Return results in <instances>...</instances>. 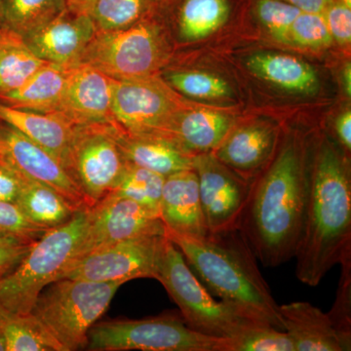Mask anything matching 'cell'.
Returning <instances> with one entry per match:
<instances>
[{
    "mask_svg": "<svg viewBox=\"0 0 351 351\" xmlns=\"http://www.w3.org/2000/svg\"><path fill=\"white\" fill-rule=\"evenodd\" d=\"M295 351H348L327 313L307 302L279 306Z\"/></svg>",
    "mask_w": 351,
    "mask_h": 351,
    "instance_id": "cell-20",
    "label": "cell"
},
{
    "mask_svg": "<svg viewBox=\"0 0 351 351\" xmlns=\"http://www.w3.org/2000/svg\"><path fill=\"white\" fill-rule=\"evenodd\" d=\"M254 75L290 93L311 95L319 88L317 73L311 64L280 53H257L246 61Z\"/></svg>",
    "mask_w": 351,
    "mask_h": 351,
    "instance_id": "cell-23",
    "label": "cell"
},
{
    "mask_svg": "<svg viewBox=\"0 0 351 351\" xmlns=\"http://www.w3.org/2000/svg\"><path fill=\"white\" fill-rule=\"evenodd\" d=\"M334 131L341 149L345 152L351 149V112L346 110L335 120Z\"/></svg>",
    "mask_w": 351,
    "mask_h": 351,
    "instance_id": "cell-41",
    "label": "cell"
},
{
    "mask_svg": "<svg viewBox=\"0 0 351 351\" xmlns=\"http://www.w3.org/2000/svg\"><path fill=\"white\" fill-rule=\"evenodd\" d=\"M351 249V180L348 158L328 138L307 166L306 202L295 250V274L315 287Z\"/></svg>",
    "mask_w": 351,
    "mask_h": 351,
    "instance_id": "cell-2",
    "label": "cell"
},
{
    "mask_svg": "<svg viewBox=\"0 0 351 351\" xmlns=\"http://www.w3.org/2000/svg\"><path fill=\"white\" fill-rule=\"evenodd\" d=\"M114 135L127 162L165 178L193 169L195 156L184 151L167 134L128 133L114 124Z\"/></svg>",
    "mask_w": 351,
    "mask_h": 351,
    "instance_id": "cell-19",
    "label": "cell"
},
{
    "mask_svg": "<svg viewBox=\"0 0 351 351\" xmlns=\"http://www.w3.org/2000/svg\"><path fill=\"white\" fill-rule=\"evenodd\" d=\"M159 216L166 232L195 239L210 234L201 206L195 169L181 171L165 178Z\"/></svg>",
    "mask_w": 351,
    "mask_h": 351,
    "instance_id": "cell-17",
    "label": "cell"
},
{
    "mask_svg": "<svg viewBox=\"0 0 351 351\" xmlns=\"http://www.w3.org/2000/svg\"><path fill=\"white\" fill-rule=\"evenodd\" d=\"M191 329L219 339H233L254 322L235 307L216 301L167 237L156 276Z\"/></svg>",
    "mask_w": 351,
    "mask_h": 351,
    "instance_id": "cell-6",
    "label": "cell"
},
{
    "mask_svg": "<svg viewBox=\"0 0 351 351\" xmlns=\"http://www.w3.org/2000/svg\"><path fill=\"white\" fill-rule=\"evenodd\" d=\"M3 27V21H2V0H0V29Z\"/></svg>",
    "mask_w": 351,
    "mask_h": 351,
    "instance_id": "cell-46",
    "label": "cell"
},
{
    "mask_svg": "<svg viewBox=\"0 0 351 351\" xmlns=\"http://www.w3.org/2000/svg\"><path fill=\"white\" fill-rule=\"evenodd\" d=\"M69 69L46 64L24 86L1 95L0 101L11 107L43 113H58Z\"/></svg>",
    "mask_w": 351,
    "mask_h": 351,
    "instance_id": "cell-24",
    "label": "cell"
},
{
    "mask_svg": "<svg viewBox=\"0 0 351 351\" xmlns=\"http://www.w3.org/2000/svg\"><path fill=\"white\" fill-rule=\"evenodd\" d=\"M121 281L63 278L39 294L32 313L63 351L86 350L88 332L108 311Z\"/></svg>",
    "mask_w": 351,
    "mask_h": 351,
    "instance_id": "cell-5",
    "label": "cell"
},
{
    "mask_svg": "<svg viewBox=\"0 0 351 351\" xmlns=\"http://www.w3.org/2000/svg\"><path fill=\"white\" fill-rule=\"evenodd\" d=\"M339 1L343 2L346 5L351 7V0H339Z\"/></svg>",
    "mask_w": 351,
    "mask_h": 351,
    "instance_id": "cell-47",
    "label": "cell"
},
{
    "mask_svg": "<svg viewBox=\"0 0 351 351\" xmlns=\"http://www.w3.org/2000/svg\"><path fill=\"white\" fill-rule=\"evenodd\" d=\"M343 83L345 87L346 94L348 97L351 95V66L350 64H346L343 71Z\"/></svg>",
    "mask_w": 351,
    "mask_h": 351,
    "instance_id": "cell-44",
    "label": "cell"
},
{
    "mask_svg": "<svg viewBox=\"0 0 351 351\" xmlns=\"http://www.w3.org/2000/svg\"><path fill=\"white\" fill-rule=\"evenodd\" d=\"M332 40L339 45L351 41V7L343 2H331L323 13Z\"/></svg>",
    "mask_w": 351,
    "mask_h": 351,
    "instance_id": "cell-38",
    "label": "cell"
},
{
    "mask_svg": "<svg viewBox=\"0 0 351 351\" xmlns=\"http://www.w3.org/2000/svg\"><path fill=\"white\" fill-rule=\"evenodd\" d=\"M193 169L210 234L239 230L250 182L219 162L212 152L195 156Z\"/></svg>",
    "mask_w": 351,
    "mask_h": 351,
    "instance_id": "cell-12",
    "label": "cell"
},
{
    "mask_svg": "<svg viewBox=\"0 0 351 351\" xmlns=\"http://www.w3.org/2000/svg\"><path fill=\"white\" fill-rule=\"evenodd\" d=\"M178 110L166 83L156 76L115 80L112 121L128 133H164Z\"/></svg>",
    "mask_w": 351,
    "mask_h": 351,
    "instance_id": "cell-13",
    "label": "cell"
},
{
    "mask_svg": "<svg viewBox=\"0 0 351 351\" xmlns=\"http://www.w3.org/2000/svg\"><path fill=\"white\" fill-rule=\"evenodd\" d=\"M0 351H7L6 339L0 331Z\"/></svg>",
    "mask_w": 351,
    "mask_h": 351,
    "instance_id": "cell-45",
    "label": "cell"
},
{
    "mask_svg": "<svg viewBox=\"0 0 351 351\" xmlns=\"http://www.w3.org/2000/svg\"><path fill=\"white\" fill-rule=\"evenodd\" d=\"M92 351H226V339L200 334L181 314L95 323L88 332Z\"/></svg>",
    "mask_w": 351,
    "mask_h": 351,
    "instance_id": "cell-7",
    "label": "cell"
},
{
    "mask_svg": "<svg viewBox=\"0 0 351 351\" xmlns=\"http://www.w3.org/2000/svg\"><path fill=\"white\" fill-rule=\"evenodd\" d=\"M278 131L263 123L233 128L212 154L247 181L269 162L276 151Z\"/></svg>",
    "mask_w": 351,
    "mask_h": 351,
    "instance_id": "cell-18",
    "label": "cell"
},
{
    "mask_svg": "<svg viewBox=\"0 0 351 351\" xmlns=\"http://www.w3.org/2000/svg\"><path fill=\"white\" fill-rule=\"evenodd\" d=\"M166 241V234H145L110 245L73 261L59 279L123 283L137 278L156 279Z\"/></svg>",
    "mask_w": 351,
    "mask_h": 351,
    "instance_id": "cell-10",
    "label": "cell"
},
{
    "mask_svg": "<svg viewBox=\"0 0 351 351\" xmlns=\"http://www.w3.org/2000/svg\"><path fill=\"white\" fill-rule=\"evenodd\" d=\"M115 80L88 64L69 69L58 113L73 125L112 121Z\"/></svg>",
    "mask_w": 351,
    "mask_h": 351,
    "instance_id": "cell-16",
    "label": "cell"
},
{
    "mask_svg": "<svg viewBox=\"0 0 351 351\" xmlns=\"http://www.w3.org/2000/svg\"><path fill=\"white\" fill-rule=\"evenodd\" d=\"M96 34V27L87 13L66 8L54 20L22 38L39 59L71 69L82 63L83 55Z\"/></svg>",
    "mask_w": 351,
    "mask_h": 351,
    "instance_id": "cell-15",
    "label": "cell"
},
{
    "mask_svg": "<svg viewBox=\"0 0 351 351\" xmlns=\"http://www.w3.org/2000/svg\"><path fill=\"white\" fill-rule=\"evenodd\" d=\"M88 209L50 228L32 245L12 272L0 279V306L9 313L29 314L44 288L59 279L75 258L87 226Z\"/></svg>",
    "mask_w": 351,
    "mask_h": 351,
    "instance_id": "cell-4",
    "label": "cell"
},
{
    "mask_svg": "<svg viewBox=\"0 0 351 351\" xmlns=\"http://www.w3.org/2000/svg\"><path fill=\"white\" fill-rule=\"evenodd\" d=\"M95 1L96 0H68V9L75 12L87 13Z\"/></svg>",
    "mask_w": 351,
    "mask_h": 351,
    "instance_id": "cell-43",
    "label": "cell"
},
{
    "mask_svg": "<svg viewBox=\"0 0 351 351\" xmlns=\"http://www.w3.org/2000/svg\"><path fill=\"white\" fill-rule=\"evenodd\" d=\"M234 127V119L226 113L211 110L176 112L164 134L174 138L191 156L209 154Z\"/></svg>",
    "mask_w": 351,
    "mask_h": 351,
    "instance_id": "cell-22",
    "label": "cell"
},
{
    "mask_svg": "<svg viewBox=\"0 0 351 351\" xmlns=\"http://www.w3.org/2000/svg\"><path fill=\"white\" fill-rule=\"evenodd\" d=\"M254 178L239 232L265 267H278L295 257L301 235L307 165L299 138H285Z\"/></svg>",
    "mask_w": 351,
    "mask_h": 351,
    "instance_id": "cell-1",
    "label": "cell"
},
{
    "mask_svg": "<svg viewBox=\"0 0 351 351\" xmlns=\"http://www.w3.org/2000/svg\"><path fill=\"white\" fill-rule=\"evenodd\" d=\"M46 64L20 36L0 29V96L24 86Z\"/></svg>",
    "mask_w": 351,
    "mask_h": 351,
    "instance_id": "cell-26",
    "label": "cell"
},
{
    "mask_svg": "<svg viewBox=\"0 0 351 351\" xmlns=\"http://www.w3.org/2000/svg\"><path fill=\"white\" fill-rule=\"evenodd\" d=\"M0 331L6 339L7 351H63L32 313H9L0 306Z\"/></svg>",
    "mask_w": 351,
    "mask_h": 351,
    "instance_id": "cell-27",
    "label": "cell"
},
{
    "mask_svg": "<svg viewBox=\"0 0 351 351\" xmlns=\"http://www.w3.org/2000/svg\"><path fill=\"white\" fill-rule=\"evenodd\" d=\"M126 165L112 121L73 126L64 169L90 208L117 188Z\"/></svg>",
    "mask_w": 351,
    "mask_h": 351,
    "instance_id": "cell-9",
    "label": "cell"
},
{
    "mask_svg": "<svg viewBox=\"0 0 351 351\" xmlns=\"http://www.w3.org/2000/svg\"><path fill=\"white\" fill-rule=\"evenodd\" d=\"M164 80L168 86L189 98L225 100L233 95L225 80L206 71L173 69L165 73Z\"/></svg>",
    "mask_w": 351,
    "mask_h": 351,
    "instance_id": "cell-31",
    "label": "cell"
},
{
    "mask_svg": "<svg viewBox=\"0 0 351 351\" xmlns=\"http://www.w3.org/2000/svg\"><path fill=\"white\" fill-rule=\"evenodd\" d=\"M34 243L0 239V279L8 276L22 262Z\"/></svg>",
    "mask_w": 351,
    "mask_h": 351,
    "instance_id": "cell-39",
    "label": "cell"
},
{
    "mask_svg": "<svg viewBox=\"0 0 351 351\" xmlns=\"http://www.w3.org/2000/svg\"><path fill=\"white\" fill-rule=\"evenodd\" d=\"M25 182L24 176L0 163V201L15 203Z\"/></svg>",
    "mask_w": 351,
    "mask_h": 351,
    "instance_id": "cell-40",
    "label": "cell"
},
{
    "mask_svg": "<svg viewBox=\"0 0 351 351\" xmlns=\"http://www.w3.org/2000/svg\"><path fill=\"white\" fill-rule=\"evenodd\" d=\"M164 181L163 176L127 162L121 180L110 193L129 198L159 214Z\"/></svg>",
    "mask_w": 351,
    "mask_h": 351,
    "instance_id": "cell-30",
    "label": "cell"
},
{
    "mask_svg": "<svg viewBox=\"0 0 351 351\" xmlns=\"http://www.w3.org/2000/svg\"><path fill=\"white\" fill-rule=\"evenodd\" d=\"M0 163L31 181L49 186L77 210L90 208L84 195L49 152L0 121Z\"/></svg>",
    "mask_w": 351,
    "mask_h": 351,
    "instance_id": "cell-14",
    "label": "cell"
},
{
    "mask_svg": "<svg viewBox=\"0 0 351 351\" xmlns=\"http://www.w3.org/2000/svg\"><path fill=\"white\" fill-rule=\"evenodd\" d=\"M167 60V45L156 23L142 19L114 32H97L80 64H88L112 80L154 76Z\"/></svg>",
    "mask_w": 351,
    "mask_h": 351,
    "instance_id": "cell-8",
    "label": "cell"
},
{
    "mask_svg": "<svg viewBox=\"0 0 351 351\" xmlns=\"http://www.w3.org/2000/svg\"><path fill=\"white\" fill-rule=\"evenodd\" d=\"M208 291L247 317L284 331L280 309L239 230L203 239L166 232Z\"/></svg>",
    "mask_w": 351,
    "mask_h": 351,
    "instance_id": "cell-3",
    "label": "cell"
},
{
    "mask_svg": "<svg viewBox=\"0 0 351 351\" xmlns=\"http://www.w3.org/2000/svg\"><path fill=\"white\" fill-rule=\"evenodd\" d=\"M149 0H96L88 15L97 32L124 29L144 19Z\"/></svg>",
    "mask_w": 351,
    "mask_h": 351,
    "instance_id": "cell-32",
    "label": "cell"
},
{
    "mask_svg": "<svg viewBox=\"0 0 351 351\" xmlns=\"http://www.w3.org/2000/svg\"><path fill=\"white\" fill-rule=\"evenodd\" d=\"M226 351H295L289 335L267 323L254 322L239 336L226 339Z\"/></svg>",
    "mask_w": 351,
    "mask_h": 351,
    "instance_id": "cell-33",
    "label": "cell"
},
{
    "mask_svg": "<svg viewBox=\"0 0 351 351\" xmlns=\"http://www.w3.org/2000/svg\"><path fill=\"white\" fill-rule=\"evenodd\" d=\"M68 8V0H2L4 29L21 38L54 20Z\"/></svg>",
    "mask_w": 351,
    "mask_h": 351,
    "instance_id": "cell-28",
    "label": "cell"
},
{
    "mask_svg": "<svg viewBox=\"0 0 351 351\" xmlns=\"http://www.w3.org/2000/svg\"><path fill=\"white\" fill-rule=\"evenodd\" d=\"M290 41L302 47L320 49L334 40L323 14L301 12L291 27Z\"/></svg>",
    "mask_w": 351,
    "mask_h": 351,
    "instance_id": "cell-37",
    "label": "cell"
},
{
    "mask_svg": "<svg viewBox=\"0 0 351 351\" xmlns=\"http://www.w3.org/2000/svg\"><path fill=\"white\" fill-rule=\"evenodd\" d=\"M47 230L32 223L16 203L0 201V239L34 243Z\"/></svg>",
    "mask_w": 351,
    "mask_h": 351,
    "instance_id": "cell-36",
    "label": "cell"
},
{
    "mask_svg": "<svg viewBox=\"0 0 351 351\" xmlns=\"http://www.w3.org/2000/svg\"><path fill=\"white\" fill-rule=\"evenodd\" d=\"M0 121L49 152L64 168L75 126L68 119L59 113L32 112L0 101Z\"/></svg>",
    "mask_w": 351,
    "mask_h": 351,
    "instance_id": "cell-21",
    "label": "cell"
},
{
    "mask_svg": "<svg viewBox=\"0 0 351 351\" xmlns=\"http://www.w3.org/2000/svg\"><path fill=\"white\" fill-rule=\"evenodd\" d=\"M145 234H166L159 214L110 193L88 209L86 230L71 263L110 245Z\"/></svg>",
    "mask_w": 351,
    "mask_h": 351,
    "instance_id": "cell-11",
    "label": "cell"
},
{
    "mask_svg": "<svg viewBox=\"0 0 351 351\" xmlns=\"http://www.w3.org/2000/svg\"><path fill=\"white\" fill-rule=\"evenodd\" d=\"M256 13L261 24L276 41L290 44V31L301 11L283 0H258Z\"/></svg>",
    "mask_w": 351,
    "mask_h": 351,
    "instance_id": "cell-35",
    "label": "cell"
},
{
    "mask_svg": "<svg viewBox=\"0 0 351 351\" xmlns=\"http://www.w3.org/2000/svg\"><path fill=\"white\" fill-rule=\"evenodd\" d=\"M15 203L32 223L46 230L68 223L80 211L54 189L27 178Z\"/></svg>",
    "mask_w": 351,
    "mask_h": 351,
    "instance_id": "cell-25",
    "label": "cell"
},
{
    "mask_svg": "<svg viewBox=\"0 0 351 351\" xmlns=\"http://www.w3.org/2000/svg\"><path fill=\"white\" fill-rule=\"evenodd\" d=\"M301 12L323 14L332 0H283Z\"/></svg>",
    "mask_w": 351,
    "mask_h": 351,
    "instance_id": "cell-42",
    "label": "cell"
},
{
    "mask_svg": "<svg viewBox=\"0 0 351 351\" xmlns=\"http://www.w3.org/2000/svg\"><path fill=\"white\" fill-rule=\"evenodd\" d=\"M230 12L228 0H184L179 13L180 34L189 41L207 38L225 24Z\"/></svg>",
    "mask_w": 351,
    "mask_h": 351,
    "instance_id": "cell-29",
    "label": "cell"
},
{
    "mask_svg": "<svg viewBox=\"0 0 351 351\" xmlns=\"http://www.w3.org/2000/svg\"><path fill=\"white\" fill-rule=\"evenodd\" d=\"M341 278H339L336 300L329 313L335 329L339 332L343 343L351 350V249L346 252L339 261Z\"/></svg>",
    "mask_w": 351,
    "mask_h": 351,
    "instance_id": "cell-34",
    "label": "cell"
}]
</instances>
